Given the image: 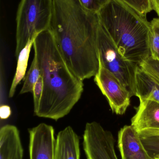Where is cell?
Masks as SVG:
<instances>
[{
  "mask_svg": "<svg viewBox=\"0 0 159 159\" xmlns=\"http://www.w3.org/2000/svg\"><path fill=\"white\" fill-rule=\"evenodd\" d=\"M98 15L123 57L139 65L151 56V23L146 17L121 0H110Z\"/></svg>",
  "mask_w": 159,
  "mask_h": 159,
  "instance_id": "obj_3",
  "label": "cell"
},
{
  "mask_svg": "<svg viewBox=\"0 0 159 159\" xmlns=\"http://www.w3.org/2000/svg\"><path fill=\"white\" fill-rule=\"evenodd\" d=\"M145 71L159 82V61L150 56L139 65Z\"/></svg>",
  "mask_w": 159,
  "mask_h": 159,
  "instance_id": "obj_16",
  "label": "cell"
},
{
  "mask_svg": "<svg viewBox=\"0 0 159 159\" xmlns=\"http://www.w3.org/2000/svg\"><path fill=\"white\" fill-rule=\"evenodd\" d=\"M135 96L140 101L150 100L159 103V81L139 66L136 72Z\"/></svg>",
  "mask_w": 159,
  "mask_h": 159,
  "instance_id": "obj_13",
  "label": "cell"
},
{
  "mask_svg": "<svg viewBox=\"0 0 159 159\" xmlns=\"http://www.w3.org/2000/svg\"><path fill=\"white\" fill-rule=\"evenodd\" d=\"M153 158L154 159H159V154L154 156V157H153Z\"/></svg>",
  "mask_w": 159,
  "mask_h": 159,
  "instance_id": "obj_24",
  "label": "cell"
},
{
  "mask_svg": "<svg viewBox=\"0 0 159 159\" xmlns=\"http://www.w3.org/2000/svg\"><path fill=\"white\" fill-rule=\"evenodd\" d=\"M140 102L132 118V126L142 140L159 138V103L150 100Z\"/></svg>",
  "mask_w": 159,
  "mask_h": 159,
  "instance_id": "obj_8",
  "label": "cell"
},
{
  "mask_svg": "<svg viewBox=\"0 0 159 159\" xmlns=\"http://www.w3.org/2000/svg\"><path fill=\"white\" fill-rule=\"evenodd\" d=\"M98 45L100 63L116 76L131 97L134 96L136 72L139 65L122 57L101 22Z\"/></svg>",
  "mask_w": 159,
  "mask_h": 159,
  "instance_id": "obj_5",
  "label": "cell"
},
{
  "mask_svg": "<svg viewBox=\"0 0 159 159\" xmlns=\"http://www.w3.org/2000/svg\"><path fill=\"white\" fill-rule=\"evenodd\" d=\"M113 134L96 121L86 124L83 148L87 159H118Z\"/></svg>",
  "mask_w": 159,
  "mask_h": 159,
  "instance_id": "obj_6",
  "label": "cell"
},
{
  "mask_svg": "<svg viewBox=\"0 0 159 159\" xmlns=\"http://www.w3.org/2000/svg\"><path fill=\"white\" fill-rule=\"evenodd\" d=\"M98 13L85 9L78 0H53L49 29L71 71L83 81L100 68Z\"/></svg>",
  "mask_w": 159,
  "mask_h": 159,
  "instance_id": "obj_1",
  "label": "cell"
},
{
  "mask_svg": "<svg viewBox=\"0 0 159 159\" xmlns=\"http://www.w3.org/2000/svg\"><path fill=\"white\" fill-rule=\"evenodd\" d=\"M118 143L122 159H154L131 125H126L120 129Z\"/></svg>",
  "mask_w": 159,
  "mask_h": 159,
  "instance_id": "obj_10",
  "label": "cell"
},
{
  "mask_svg": "<svg viewBox=\"0 0 159 159\" xmlns=\"http://www.w3.org/2000/svg\"><path fill=\"white\" fill-rule=\"evenodd\" d=\"M40 76V72L37 63L36 56L34 55L30 67L26 74L20 94L27 93H33L34 87Z\"/></svg>",
  "mask_w": 159,
  "mask_h": 159,
  "instance_id": "obj_15",
  "label": "cell"
},
{
  "mask_svg": "<svg viewBox=\"0 0 159 159\" xmlns=\"http://www.w3.org/2000/svg\"><path fill=\"white\" fill-rule=\"evenodd\" d=\"M11 110L10 107L6 105H3L0 107V117L2 120L8 119L11 115Z\"/></svg>",
  "mask_w": 159,
  "mask_h": 159,
  "instance_id": "obj_21",
  "label": "cell"
},
{
  "mask_svg": "<svg viewBox=\"0 0 159 159\" xmlns=\"http://www.w3.org/2000/svg\"><path fill=\"white\" fill-rule=\"evenodd\" d=\"M152 10H154L159 17V0H149Z\"/></svg>",
  "mask_w": 159,
  "mask_h": 159,
  "instance_id": "obj_22",
  "label": "cell"
},
{
  "mask_svg": "<svg viewBox=\"0 0 159 159\" xmlns=\"http://www.w3.org/2000/svg\"><path fill=\"white\" fill-rule=\"evenodd\" d=\"M152 20L157 25V26L158 28L159 29V17L155 18Z\"/></svg>",
  "mask_w": 159,
  "mask_h": 159,
  "instance_id": "obj_23",
  "label": "cell"
},
{
  "mask_svg": "<svg viewBox=\"0 0 159 159\" xmlns=\"http://www.w3.org/2000/svg\"><path fill=\"white\" fill-rule=\"evenodd\" d=\"M79 138L71 126L60 131L55 141L54 159H80Z\"/></svg>",
  "mask_w": 159,
  "mask_h": 159,
  "instance_id": "obj_11",
  "label": "cell"
},
{
  "mask_svg": "<svg viewBox=\"0 0 159 159\" xmlns=\"http://www.w3.org/2000/svg\"><path fill=\"white\" fill-rule=\"evenodd\" d=\"M30 159H54L55 141L53 127L40 123L29 129Z\"/></svg>",
  "mask_w": 159,
  "mask_h": 159,
  "instance_id": "obj_9",
  "label": "cell"
},
{
  "mask_svg": "<svg viewBox=\"0 0 159 159\" xmlns=\"http://www.w3.org/2000/svg\"><path fill=\"white\" fill-rule=\"evenodd\" d=\"M144 16L152 11L149 0H121Z\"/></svg>",
  "mask_w": 159,
  "mask_h": 159,
  "instance_id": "obj_17",
  "label": "cell"
},
{
  "mask_svg": "<svg viewBox=\"0 0 159 159\" xmlns=\"http://www.w3.org/2000/svg\"><path fill=\"white\" fill-rule=\"evenodd\" d=\"M94 80L107 99L112 112L118 115L125 114L130 104L131 96L119 80L100 63Z\"/></svg>",
  "mask_w": 159,
  "mask_h": 159,
  "instance_id": "obj_7",
  "label": "cell"
},
{
  "mask_svg": "<svg viewBox=\"0 0 159 159\" xmlns=\"http://www.w3.org/2000/svg\"><path fill=\"white\" fill-rule=\"evenodd\" d=\"M35 39L29 40L26 46L21 51L18 57L17 58V63L16 70L9 89L8 93L9 98H12L14 96L17 86L25 76L30 52L32 47L33 46Z\"/></svg>",
  "mask_w": 159,
  "mask_h": 159,
  "instance_id": "obj_14",
  "label": "cell"
},
{
  "mask_svg": "<svg viewBox=\"0 0 159 159\" xmlns=\"http://www.w3.org/2000/svg\"><path fill=\"white\" fill-rule=\"evenodd\" d=\"M33 47L44 81L43 95L35 115L57 121L68 115L80 100L83 81L67 66L50 30L36 36Z\"/></svg>",
  "mask_w": 159,
  "mask_h": 159,
  "instance_id": "obj_2",
  "label": "cell"
},
{
  "mask_svg": "<svg viewBox=\"0 0 159 159\" xmlns=\"http://www.w3.org/2000/svg\"><path fill=\"white\" fill-rule=\"evenodd\" d=\"M44 90V81L43 78L40 75V77L35 83L34 87L33 101H34V112L35 115L37 113L40 106L42 95Z\"/></svg>",
  "mask_w": 159,
  "mask_h": 159,
  "instance_id": "obj_18",
  "label": "cell"
},
{
  "mask_svg": "<svg viewBox=\"0 0 159 159\" xmlns=\"http://www.w3.org/2000/svg\"><path fill=\"white\" fill-rule=\"evenodd\" d=\"M53 0H21L17 12L16 48L18 57L29 40L49 29Z\"/></svg>",
  "mask_w": 159,
  "mask_h": 159,
  "instance_id": "obj_4",
  "label": "cell"
},
{
  "mask_svg": "<svg viewBox=\"0 0 159 159\" xmlns=\"http://www.w3.org/2000/svg\"><path fill=\"white\" fill-rule=\"evenodd\" d=\"M80 4L88 11L98 13L110 0H78Z\"/></svg>",
  "mask_w": 159,
  "mask_h": 159,
  "instance_id": "obj_19",
  "label": "cell"
},
{
  "mask_svg": "<svg viewBox=\"0 0 159 159\" xmlns=\"http://www.w3.org/2000/svg\"><path fill=\"white\" fill-rule=\"evenodd\" d=\"M23 149L19 131L14 125L0 129V159H23Z\"/></svg>",
  "mask_w": 159,
  "mask_h": 159,
  "instance_id": "obj_12",
  "label": "cell"
},
{
  "mask_svg": "<svg viewBox=\"0 0 159 159\" xmlns=\"http://www.w3.org/2000/svg\"><path fill=\"white\" fill-rule=\"evenodd\" d=\"M147 149L152 156L159 154V138H151L147 144Z\"/></svg>",
  "mask_w": 159,
  "mask_h": 159,
  "instance_id": "obj_20",
  "label": "cell"
}]
</instances>
